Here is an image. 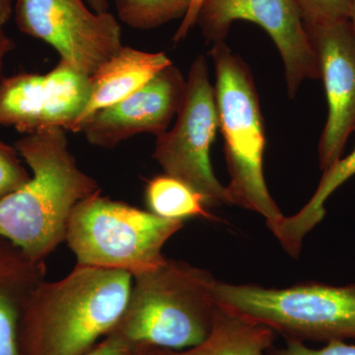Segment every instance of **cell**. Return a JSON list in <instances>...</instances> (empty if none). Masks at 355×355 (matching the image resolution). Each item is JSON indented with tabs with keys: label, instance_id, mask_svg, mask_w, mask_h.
<instances>
[{
	"label": "cell",
	"instance_id": "6da1fadb",
	"mask_svg": "<svg viewBox=\"0 0 355 355\" xmlns=\"http://www.w3.org/2000/svg\"><path fill=\"white\" fill-rule=\"evenodd\" d=\"M133 277L77 265L64 279L42 282L21 313L20 355H83L109 335L127 307Z\"/></svg>",
	"mask_w": 355,
	"mask_h": 355
},
{
	"label": "cell",
	"instance_id": "7a4b0ae2",
	"mask_svg": "<svg viewBox=\"0 0 355 355\" xmlns=\"http://www.w3.org/2000/svg\"><path fill=\"white\" fill-rule=\"evenodd\" d=\"M65 132L49 128L24 135L15 142L31 178L0 200V237L37 261H44L65 241L77 203L101 191L77 166Z\"/></svg>",
	"mask_w": 355,
	"mask_h": 355
},
{
	"label": "cell",
	"instance_id": "3957f363",
	"mask_svg": "<svg viewBox=\"0 0 355 355\" xmlns=\"http://www.w3.org/2000/svg\"><path fill=\"white\" fill-rule=\"evenodd\" d=\"M217 280L184 261L133 277L127 307L109 335L132 347L183 350L202 343L214 326Z\"/></svg>",
	"mask_w": 355,
	"mask_h": 355
},
{
	"label": "cell",
	"instance_id": "277c9868",
	"mask_svg": "<svg viewBox=\"0 0 355 355\" xmlns=\"http://www.w3.org/2000/svg\"><path fill=\"white\" fill-rule=\"evenodd\" d=\"M210 55L216 69L218 123L230 175V183L225 187L227 202L259 212L270 227L284 216L263 178L265 125L253 74L224 42L214 44Z\"/></svg>",
	"mask_w": 355,
	"mask_h": 355
},
{
	"label": "cell",
	"instance_id": "5b68a950",
	"mask_svg": "<svg viewBox=\"0 0 355 355\" xmlns=\"http://www.w3.org/2000/svg\"><path fill=\"white\" fill-rule=\"evenodd\" d=\"M182 228L183 221L110 200L99 191L72 210L65 241L78 265L123 270L133 277L164 265L163 247Z\"/></svg>",
	"mask_w": 355,
	"mask_h": 355
},
{
	"label": "cell",
	"instance_id": "8992f818",
	"mask_svg": "<svg viewBox=\"0 0 355 355\" xmlns=\"http://www.w3.org/2000/svg\"><path fill=\"white\" fill-rule=\"evenodd\" d=\"M217 303L286 340L318 342L355 338V284H300L284 289L216 282Z\"/></svg>",
	"mask_w": 355,
	"mask_h": 355
},
{
	"label": "cell",
	"instance_id": "52a82bcc",
	"mask_svg": "<svg viewBox=\"0 0 355 355\" xmlns=\"http://www.w3.org/2000/svg\"><path fill=\"white\" fill-rule=\"evenodd\" d=\"M171 130L156 137L153 158L165 174L197 191L207 207L228 203L226 188L212 169L209 151L219 128L216 91L205 55L191 65L183 102Z\"/></svg>",
	"mask_w": 355,
	"mask_h": 355
},
{
	"label": "cell",
	"instance_id": "ba28073f",
	"mask_svg": "<svg viewBox=\"0 0 355 355\" xmlns=\"http://www.w3.org/2000/svg\"><path fill=\"white\" fill-rule=\"evenodd\" d=\"M14 13L20 32L89 76L123 48L116 17L95 12L85 0H15Z\"/></svg>",
	"mask_w": 355,
	"mask_h": 355
},
{
	"label": "cell",
	"instance_id": "9c48e42d",
	"mask_svg": "<svg viewBox=\"0 0 355 355\" xmlns=\"http://www.w3.org/2000/svg\"><path fill=\"white\" fill-rule=\"evenodd\" d=\"M238 20L261 26L275 42L291 98L306 79L321 78L316 51L295 0H205L197 24L205 39L216 44L224 42Z\"/></svg>",
	"mask_w": 355,
	"mask_h": 355
},
{
	"label": "cell",
	"instance_id": "30bf717a",
	"mask_svg": "<svg viewBox=\"0 0 355 355\" xmlns=\"http://www.w3.org/2000/svg\"><path fill=\"white\" fill-rule=\"evenodd\" d=\"M90 76L60 60L46 74L0 79V125L23 135L60 128L72 132L90 96Z\"/></svg>",
	"mask_w": 355,
	"mask_h": 355
},
{
	"label": "cell",
	"instance_id": "8fae6325",
	"mask_svg": "<svg viewBox=\"0 0 355 355\" xmlns=\"http://www.w3.org/2000/svg\"><path fill=\"white\" fill-rule=\"evenodd\" d=\"M306 28L328 102V119L319 144L320 167L326 171L342 158L355 130V35L349 20Z\"/></svg>",
	"mask_w": 355,
	"mask_h": 355
},
{
	"label": "cell",
	"instance_id": "7c38bea8",
	"mask_svg": "<svg viewBox=\"0 0 355 355\" xmlns=\"http://www.w3.org/2000/svg\"><path fill=\"white\" fill-rule=\"evenodd\" d=\"M187 79L170 64L127 99L102 110L81 128L89 144L112 149L140 133L168 130L183 102Z\"/></svg>",
	"mask_w": 355,
	"mask_h": 355
},
{
	"label": "cell",
	"instance_id": "4fadbf2b",
	"mask_svg": "<svg viewBox=\"0 0 355 355\" xmlns=\"http://www.w3.org/2000/svg\"><path fill=\"white\" fill-rule=\"evenodd\" d=\"M165 53H150L123 46L90 76V96L72 132L102 110L127 99L148 83L161 70L172 64Z\"/></svg>",
	"mask_w": 355,
	"mask_h": 355
},
{
	"label": "cell",
	"instance_id": "5bb4252c",
	"mask_svg": "<svg viewBox=\"0 0 355 355\" xmlns=\"http://www.w3.org/2000/svg\"><path fill=\"white\" fill-rule=\"evenodd\" d=\"M44 261L32 260L0 237V355H20L17 330L21 313L32 292L44 280Z\"/></svg>",
	"mask_w": 355,
	"mask_h": 355
},
{
	"label": "cell",
	"instance_id": "9a60e30c",
	"mask_svg": "<svg viewBox=\"0 0 355 355\" xmlns=\"http://www.w3.org/2000/svg\"><path fill=\"white\" fill-rule=\"evenodd\" d=\"M275 333L218 304L209 335L202 343L183 350L157 349L158 355H266Z\"/></svg>",
	"mask_w": 355,
	"mask_h": 355
},
{
	"label": "cell",
	"instance_id": "2e32d148",
	"mask_svg": "<svg viewBox=\"0 0 355 355\" xmlns=\"http://www.w3.org/2000/svg\"><path fill=\"white\" fill-rule=\"evenodd\" d=\"M355 175V148L347 157L340 158L336 164L324 171L316 191L300 211L292 216H284L270 230L282 247L292 257H298L303 239L316 227L324 216V203L343 183Z\"/></svg>",
	"mask_w": 355,
	"mask_h": 355
},
{
	"label": "cell",
	"instance_id": "e0dca14e",
	"mask_svg": "<svg viewBox=\"0 0 355 355\" xmlns=\"http://www.w3.org/2000/svg\"><path fill=\"white\" fill-rule=\"evenodd\" d=\"M146 202L149 211L163 218L181 221L191 217L212 218L200 193L165 173L147 182Z\"/></svg>",
	"mask_w": 355,
	"mask_h": 355
},
{
	"label": "cell",
	"instance_id": "ac0fdd59",
	"mask_svg": "<svg viewBox=\"0 0 355 355\" xmlns=\"http://www.w3.org/2000/svg\"><path fill=\"white\" fill-rule=\"evenodd\" d=\"M119 19L128 27L151 30L184 17L191 0H114Z\"/></svg>",
	"mask_w": 355,
	"mask_h": 355
},
{
	"label": "cell",
	"instance_id": "d6986e66",
	"mask_svg": "<svg viewBox=\"0 0 355 355\" xmlns=\"http://www.w3.org/2000/svg\"><path fill=\"white\" fill-rule=\"evenodd\" d=\"M305 25L350 19L352 0H295Z\"/></svg>",
	"mask_w": 355,
	"mask_h": 355
},
{
	"label": "cell",
	"instance_id": "ffe728a7",
	"mask_svg": "<svg viewBox=\"0 0 355 355\" xmlns=\"http://www.w3.org/2000/svg\"><path fill=\"white\" fill-rule=\"evenodd\" d=\"M20 157L15 147L0 139V200L18 190L31 178Z\"/></svg>",
	"mask_w": 355,
	"mask_h": 355
},
{
	"label": "cell",
	"instance_id": "44dd1931",
	"mask_svg": "<svg viewBox=\"0 0 355 355\" xmlns=\"http://www.w3.org/2000/svg\"><path fill=\"white\" fill-rule=\"evenodd\" d=\"M266 355H355V345L345 340H331L322 349H311L300 340H287L284 347H272Z\"/></svg>",
	"mask_w": 355,
	"mask_h": 355
},
{
	"label": "cell",
	"instance_id": "7402d4cb",
	"mask_svg": "<svg viewBox=\"0 0 355 355\" xmlns=\"http://www.w3.org/2000/svg\"><path fill=\"white\" fill-rule=\"evenodd\" d=\"M139 349L141 347H132L120 338L108 335L83 355H135Z\"/></svg>",
	"mask_w": 355,
	"mask_h": 355
},
{
	"label": "cell",
	"instance_id": "603a6c76",
	"mask_svg": "<svg viewBox=\"0 0 355 355\" xmlns=\"http://www.w3.org/2000/svg\"><path fill=\"white\" fill-rule=\"evenodd\" d=\"M203 1L205 0H191L190 9L182 19L181 25L179 26L176 34L173 37V41L175 43H180L186 39L193 26L197 24L198 12H200Z\"/></svg>",
	"mask_w": 355,
	"mask_h": 355
},
{
	"label": "cell",
	"instance_id": "cb8c5ba5",
	"mask_svg": "<svg viewBox=\"0 0 355 355\" xmlns=\"http://www.w3.org/2000/svg\"><path fill=\"white\" fill-rule=\"evenodd\" d=\"M14 48H15V44L12 39L6 34L3 27L0 26V79H1L6 58L9 53L14 50Z\"/></svg>",
	"mask_w": 355,
	"mask_h": 355
},
{
	"label": "cell",
	"instance_id": "d4e9b609",
	"mask_svg": "<svg viewBox=\"0 0 355 355\" xmlns=\"http://www.w3.org/2000/svg\"><path fill=\"white\" fill-rule=\"evenodd\" d=\"M13 13V0H0V26L4 25L10 19Z\"/></svg>",
	"mask_w": 355,
	"mask_h": 355
},
{
	"label": "cell",
	"instance_id": "484cf974",
	"mask_svg": "<svg viewBox=\"0 0 355 355\" xmlns=\"http://www.w3.org/2000/svg\"><path fill=\"white\" fill-rule=\"evenodd\" d=\"M86 3L92 10L98 13L108 12V0H85Z\"/></svg>",
	"mask_w": 355,
	"mask_h": 355
},
{
	"label": "cell",
	"instance_id": "4316f807",
	"mask_svg": "<svg viewBox=\"0 0 355 355\" xmlns=\"http://www.w3.org/2000/svg\"><path fill=\"white\" fill-rule=\"evenodd\" d=\"M135 355H158L157 349L154 347H141L135 352Z\"/></svg>",
	"mask_w": 355,
	"mask_h": 355
},
{
	"label": "cell",
	"instance_id": "83f0119b",
	"mask_svg": "<svg viewBox=\"0 0 355 355\" xmlns=\"http://www.w3.org/2000/svg\"><path fill=\"white\" fill-rule=\"evenodd\" d=\"M349 21L355 35V0H352V14H350Z\"/></svg>",
	"mask_w": 355,
	"mask_h": 355
}]
</instances>
